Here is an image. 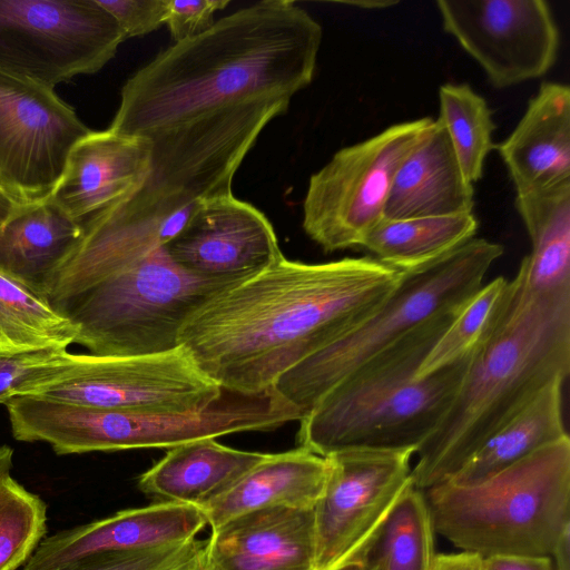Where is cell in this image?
Here are the masks:
<instances>
[{
  "label": "cell",
  "mask_w": 570,
  "mask_h": 570,
  "mask_svg": "<svg viewBox=\"0 0 570 570\" xmlns=\"http://www.w3.org/2000/svg\"><path fill=\"white\" fill-rule=\"evenodd\" d=\"M3 188V187H2Z\"/></svg>",
  "instance_id": "43"
},
{
  "label": "cell",
  "mask_w": 570,
  "mask_h": 570,
  "mask_svg": "<svg viewBox=\"0 0 570 570\" xmlns=\"http://www.w3.org/2000/svg\"><path fill=\"white\" fill-rule=\"evenodd\" d=\"M206 546L197 539L154 549L109 552L72 562L57 570H173Z\"/></svg>",
  "instance_id": "33"
},
{
  "label": "cell",
  "mask_w": 570,
  "mask_h": 570,
  "mask_svg": "<svg viewBox=\"0 0 570 570\" xmlns=\"http://www.w3.org/2000/svg\"><path fill=\"white\" fill-rule=\"evenodd\" d=\"M413 449H350L326 456L314 507L316 570L367 554L394 504L413 484Z\"/></svg>",
  "instance_id": "11"
},
{
  "label": "cell",
  "mask_w": 570,
  "mask_h": 570,
  "mask_svg": "<svg viewBox=\"0 0 570 570\" xmlns=\"http://www.w3.org/2000/svg\"><path fill=\"white\" fill-rule=\"evenodd\" d=\"M474 188L459 165L449 136L435 119L426 137L395 174L385 219L471 214Z\"/></svg>",
  "instance_id": "20"
},
{
  "label": "cell",
  "mask_w": 570,
  "mask_h": 570,
  "mask_svg": "<svg viewBox=\"0 0 570 570\" xmlns=\"http://www.w3.org/2000/svg\"><path fill=\"white\" fill-rule=\"evenodd\" d=\"M515 208L531 242L530 254L520 263L528 288L570 291V184L515 196Z\"/></svg>",
  "instance_id": "25"
},
{
  "label": "cell",
  "mask_w": 570,
  "mask_h": 570,
  "mask_svg": "<svg viewBox=\"0 0 570 570\" xmlns=\"http://www.w3.org/2000/svg\"><path fill=\"white\" fill-rule=\"evenodd\" d=\"M90 131L53 88L0 71V186L19 202L50 196Z\"/></svg>",
  "instance_id": "13"
},
{
  "label": "cell",
  "mask_w": 570,
  "mask_h": 570,
  "mask_svg": "<svg viewBox=\"0 0 570 570\" xmlns=\"http://www.w3.org/2000/svg\"><path fill=\"white\" fill-rule=\"evenodd\" d=\"M222 394L179 346L147 356L83 354L72 376L35 396L100 409L188 413L206 409Z\"/></svg>",
  "instance_id": "12"
},
{
  "label": "cell",
  "mask_w": 570,
  "mask_h": 570,
  "mask_svg": "<svg viewBox=\"0 0 570 570\" xmlns=\"http://www.w3.org/2000/svg\"><path fill=\"white\" fill-rule=\"evenodd\" d=\"M124 33L97 0H0V71L53 88L104 68Z\"/></svg>",
  "instance_id": "10"
},
{
  "label": "cell",
  "mask_w": 570,
  "mask_h": 570,
  "mask_svg": "<svg viewBox=\"0 0 570 570\" xmlns=\"http://www.w3.org/2000/svg\"><path fill=\"white\" fill-rule=\"evenodd\" d=\"M267 453L225 446L214 438L170 448L138 480L139 489L163 501L202 508L228 490Z\"/></svg>",
  "instance_id": "22"
},
{
  "label": "cell",
  "mask_w": 570,
  "mask_h": 570,
  "mask_svg": "<svg viewBox=\"0 0 570 570\" xmlns=\"http://www.w3.org/2000/svg\"><path fill=\"white\" fill-rule=\"evenodd\" d=\"M517 196L570 184V88L542 82L510 135L494 146Z\"/></svg>",
  "instance_id": "19"
},
{
  "label": "cell",
  "mask_w": 570,
  "mask_h": 570,
  "mask_svg": "<svg viewBox=\"0 0 570 570\" xmlns=\"http://www.w3.org/2000/svg\"><path fill=\"white\" fill-rule=\"evenodd\" d=\"M173 570H216L207 558L206 546L197 554L180 563Z\"/></svg>",
  "instance_id": "39"
},
{
  "label": "cell",
  "mask_w": 570,
  "mask_h": 570,
  "mask_svg": "<svg viewBox=\"0 0 570 570\" xmlns=\"http://www.w3.org/2000/svg\"><path fill=\"white\" fill-rule=\"evenodd\" d=\"M442 26L498 89L540 78L554 65L559 30L543 0H438Z\"/></svg>",
  "instance_id": "14"
},
{
  "label": "cell",
  "mask_w": 570,
  "mask_h": 570,
  "mask_svg": "<svg viewBox=\"0 0 570 570\" xmlns=\"http://www.w3.org/2000/svg\"><path fill=\"white\" fill-rule=\"evenodd\" d=\"M82 356L67 348L0 356V403L18 396H35L63 382L73 375Z\"/></svg>",
  "instance_id": "32"
},
{
  "label": "cell",
  "mask_w": 570,
  "mask_h": 570,
  "mask_svg": "<svg viewBox=\"0 0 570 570\" xmlns=\"http://www.w3.org/2000/svg\"><path fill=\"white\" fill-rule=\"evenodd\" d=\"M207 525L200 508L160 501L45 537L22 570H57L85 558L177 544Z\"/></svg>",
  "instance_id": "16"
},
{
  "label": "cell",
  "mask_w": 570,
  "mask_h": 570,
  "mask_svg": "<svg viewBox=\"0 0 570 570\" xmlns=\"http://www.w3.org/2000/svg\"><path fill=\"white\" fill-rule=\"evenodd\" d=\"M327 570H377L374 561L370 557V551L365 556H361L347 561H344Z\"/></svg>",
  "instance_id": "40"
},
{
  "label": "cell",
  "mask_w": 570,
  "mask_h": 570,
  "mask_svg": "<svg viewBox=\"0 0 570 570\" xmlns=\"http://www.w3.org/2000/svg\"><path fill=\"white\" fill-rule=\"evenodd\" d=\"M164 249L191 274L240 281L284 256L266 216L232 191L205 198Z\"/></svg>",
  "instance_id": "15"
},
{
  "label": "cell",
  "mask_w": 570,
  "mask_h": 570,
  "mask_svg": "<svg viewBox=\"0 0 570 570\" xmlns=\"http://www.w3.org/2000/svg\"><path fill=\"white\" fill-rule=\"evenodd\" d=\"M434 532L461 551L549 556L570 530V439L472 485L424 490Z\"/></svg>",
  "instance_id": "5"
},
{
  "label": "cell",
  "mask_w": 570,
  "mask_h": 570,
  "mask_svg": "<svg viewBox=\"0 0 570 570\" xmlns=\"http://www.w3.org/2000/svg\"><path fill=\"white\" fill-rule=\"evenodd\" d=\"M430 570H485L484 558L466 551L436 553Z\"/></svg>",
  "instance_id": "37"
},
{
  "label": "cell",
  "mask_w": 570,
  "mask_h": 570,
  "mask_svg": "<svg viewBox=\"0 0 570 570\" xmlns=\"http://www.w3.org/2000/svg\"><path fill=\"white\" fill-rule=\"evenodd\" d=\"M509 304L490 337L471 355L442 421L419 446V490L450 480L547 385L570 372V291L531 292L519 266Z\"/></svg>",
  "instance_id": "3"
},
{
  "label": "cell",
  "mask_w": 570,
  "mask_h": 570,
  "mask_svg": "<svg viewBox=\"0 0 570 570\" xmlns=\"http://www.w3.org/2000/svg\"><path fill=\"white\" fill-rule=\"evenodd\" d=\"M153 149L145 137L91 130L71 149L50 196L81 223L139 189L150 173Z\"/></svg>",
  "instance_id": "17"
},
{
  "label": "cell",
  "mask_w": 570,
  "mask_h": 570,
  "mask_svg": "<svg viewBox=\"0 0 570 570\" xmlns=\"http://www.w3.org/2000/svg\"><path fill=\"white\" fill-rule=\"evenodd\" d=\"M322 36L294 1L242 8L137 70L108 129L150 138L239 107L291 102L313 80Z\"/></svg>",
  "instance_id": "2"
},
{
  "label": "cell",
  "mask_w": 570,
  "mask_h": 570,
  "mask_svg": "<svg viewBox=\"0 0 570 570\" xmlns=\"http://www.w3.org/2000/svg\"><path fill=\"white\" fill-rule=\"evenodd\" d=\"M502 254V245L472 238L434 262L402 271L397 287L376 312L282 374L272 392L303 419L338 382L417 325L460 309Z\"/></svg>",
  "instance_id": "8"
},
{
  "label": "cell",
  "mask_w": 570,
  "mask_h": 570,
  "mask_svg": "<svg viewBox=\"0 0 570 570\" xmlns=\"http://www.w3.org/2000/svg\"><path fill=\"white\" fill-rule=\"evenodd\" d=\"M77 336V326L41 291L0 271V356L65 350Z\"/></svg>",
  "instance_id": "27"
},
{
  "label": "cell",
  "mask_w": 570,
  "mask_h": 570,
  "mask_svg": "<svg viewBox=\"0 0 570 570\" xmlns=\"http://www.w3.org/2000/svg\"><path fill=\"white\" fill-rule=\"evenodd\" d=\"M228 4V0H168L165 24L174 43L208 30L215 23V12Z\"/></svg>",
  "instance_id": "35"
},
{
  "label": "cell",
  "mask_w": 570,
  "mask_h": 570,
  "mask_svg": "<svg viewBox=\"0 0 570 570\" xmlns=\"http://www.w3.org/2000/svg\"><path fill=\"white\" fill-rule=\"evenodd\" d=\"M13 466V450L9 445L0 446V480L10 474Z\"/></svg>",
  "instance_id": "42"
},
{
  "label": "cell",
  "mask_w": 570,
  "mask_h": 570,
  "mask_svg": "<svg viewBox=\"0 0 570 570\" xmlns=\"http://www.w3.org/2000/svg\"><path fill=\"white\" fill-rule=\"evenodd\" d=\"M81 233V223L51 196L22 203L0 227V271L42 292L46 279Z\"/></svg>",
  "instance_id": "23"
},
{
  "label": "cell",
  "mask_w": 570,
  "mask_h": 570,
  "mask_svg": "<svg viewBox=\"0 0 570 570\" xmlns=\"http://www.w3.org/2000/svg\"><path fill=\"white\" fill-rule=\"evenodd\" d=\"M120 27L125 40L142 37L165 23L168 0H97Z\"/></svg>",
  "instance_id": "34"
},
{
  "label": "cell",
  "mask_w": 570,
  "mask_h": 570,
  "mask_svg": "<svg viewBox=\"0 0 570 570\" xmlns=\"http://www.w3.org/2000/svg\"><path fill=\"white\" fill-rule=\"evenodd\" d=\"M485 570H556L549 556L498 554L484 558Z\"/></svg>",
  "instance_id": "36"
},
{
  "label": "cell",
  "mask_w": 570,
  "mask_h": 570,
  "mask_svg": "<svg viewBox=\"0 0 570 570\" xmlns=\"http://www.w3.org/2000/svg\"><path fill=\"white\" fill-rule=\"evenodd\" d=\"M47 534V504L10 474L0 480V570L24 566Z\"/></svg>",
  "instance_id": "31"
},
{
  "label": "cell",
  "mask_w": 570,
  "mask_h": 570,
  "mask_svg": "<svg viewBox=\"0 0 570 570\" xmlns=\"http://www.w3.org/2000/svg\"><path fill=\"white\" fill-rule=\"evenodd\" d=\"M512 282L498 276L483 284L459 309L421 364L425 376L471 356L494 332L511 297Z\"/></svg>",
  "instance_id": "29"
},
{
  "label": "cell",
  "mask_w": 570,
  "mask_h": 570,
  "mask_svg": "<svg viewBox=\"0 0 570 570\" xmlns=\"http://www.w3.org/2000/svg\"><path fill=\"white\" fill-rule=\"evenodd\" d=\"M563 383L557 380L547 385L446 482L458 485L480 483L542 446L569 436L563 420Z\"/></svg>",
  "instance_id": "24"
},
{
  "label": "cell",
  "mask_w": 570,
  "mask_h": 570,
  "mask_svg": "<svg viewBox=\"0 0 570 570\" xmlns=\"http://www.w3.org/2000/svg\"><path fill=\"white\" fill-rule=\"evenodd\" d=\"M458 312L432 316L338 382L299 420V446L323 458L350 449L416 452L450 409L471 358L417 376Z\"/></svg>",
  "instance_id": "4"
},
{
  "label": "cell",
  "mask_w": 570,
  "mask_h": 570,
  "mask_svg": "<svg viewBox=\"0 0 570 570\" xmlns=\"http://www.w3.org/2000/svg\"><path fill=\"white\" fill-rule=\"evenodd\" d=\"M327 475V459L304 448L266 454L228 490L200 509L212 530L261 509H314L323 494Z\"/></svg>",
  "instance_id": "21"
},
{
  "label": "cell",
  "mask_w": 570,
  "mask_h": 570,
  "mask_svg": "<svg viewBox=\"0 0 570 570\" xmlns=\"http://www.w3.org/2000/svg\"><path fill=\"white\" fill-rule=\"evenodd\" d=\"M431 117L392 125L336 151L308 180L303 228L325 252L361 246L383 218L396 171L426 137Z\"/></svg>",
  "instance_id": "9"
},
{
  "label": "cell",
  "mask_w": 570,
  "mask_h": 570,
  "mask_svg": "<svg viewBox=\"0 0 570 570\" xmlns=\"http://www.w3.org/2000/svg\"><path fill=\"white\" fill-rule=\"evenodd\" d=\"M240 282L191 274L163 247L118 273L45 296L77 326L75 343L90 354L147 356L178 348L190 317Z\"/></svg>",
  "instance_id": "6"
},
{
  "label": "cell",
  "mask_w": 570,
  "mask_h": 570,
  "mask_svg": "<svg viewBox=\"0 0 570 570\" xmlns=\"http://www.w3.org/2000/svg\"><path fill=\"white\" fill-rule=\"evenodd\" d=\"M4 405L16 440L48 443L58 455L170 449L198 439L274 430L302 419L272 390L256 395L223 390L216 402L188 413L100 409L37 396L13 397Z\"/></svg>",
  "instance_id": "7"
},
{
  "label": "cell",
  "mask_w": 570,
  "mask_h": 570,
  "mask_svg": "<svg viewBox=\"0 0 570 570\" xmlns=\"http://www.w3.org/2000/svg\"><path fill=\"white\" fill-rule=\"evenodd\" d=\"M473 213L409 219L382 218L364 237L361 247L380 262L409 271L434 262L474 238Z\"/></svg>",
  "instance_id": "26"
},
{
  "label": "cell",
  "mask_w": 570,
  "mask_h": 570,
  "mask_svg": "<svg viewBox=\"0 0 570 570\" xmlns=\"http://www.w3.org/2000/svg\"><path fill=\"white\" fill-rule=\"evenodd\" d=\"M22 203L0 186V227L13 215Z\"/></svg>",
  "instance_id": "38"
},
{
  "label": "cell",
  "mask_w": 570,
  "mask_h": 570,
  "mask_svg": "<svg viewBox=\"0 0 570 570\" xmlns=\"http://www.w3.org/2000/svg\"><path fill=\"white\" fill-rule=\"evenodd\" d=\"M440 116L465 179L483 176L484 163L494 149L495 124L487 100L468 83L448 82L439 89Z\"/></svg>",
  "instance_id": "30"
},
{
  "label": "cell",
  "mask_w": 570,
  "mask_h": 570,
  "mask_svg": "<svg viewBox=\"0 0 570 570\" xmlns=\"http://www.w3.org/2000/svg\"><path fill=\"white\" fill-rule=\"evenodd\" d=\"M342 4L356 7L358 9L374 10V9H387L399 3L396 0H353V1H340Z\"/></svg>",
  "instance_id": "41"
},
{
  "label": "cell",
  "mask_w": 570,
  "mask_h": 570,
  "mask_svg": "<svg viewBox=\"0 0 570 570\" xmlns=\"http://www.w3.org/2000/svg\"><path fill=\"white\" fill-rule=\"evenodd\" d=\"M206 554L216 570H316L314 509L274 507L212 530Z\"/></svg>",
  "instance_id": "18"
},
{
  "label": "cell",
  "mask_w": 570,
  "mask_h": 570,
  "mask_svg": "<svg viewBox=\"0 0 570 570\" xmlns=\"http://www.w3.org/2000/svg\"><path fill=\"white\" fill-rule=\"evenodd\" d=\"M401 278L371 256L313 264L283 256L198 309L179 344L222 390L262 394L370 317Z\"/></svg>",
  "instance_id": "1"
},
{
  "label": "cell",
  "mask_w": 570,
  "mask_h": 570,
  "mask_svg": "<svg viewBox=\"0 0 570 570\" xmlns=\"http://www.w3.org/2000/svg\"><path fill=\"white\" fill-rule=\"evenodd\" d=\"M434 534L424 491L411 484L385 519L370 557L377 570H430Z\"/></svg>",
  "instance_id": "28"
}]
</instances>
